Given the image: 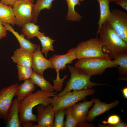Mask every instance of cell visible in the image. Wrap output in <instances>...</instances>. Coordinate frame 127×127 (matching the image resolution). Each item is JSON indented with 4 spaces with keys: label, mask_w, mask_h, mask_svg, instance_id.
Masks as SVG:
<instances>
[{
    "label": "cell",
    "mask_w": 127,
    "mask_h": 127,
    "mask_svg": "<svg viewBox=\"0 0 127 127\" xmlns=\"http://www.w3.org/2000/svg\"><path fill=\"white\" fill-rule=\"evenodd\" d=\"M99 2V5L100 17L98 23V28L96 32L97 36L102 25L107 21L111 14L109 7V0H96Z\"/></svg>",
    "instance_id": "d6986e66"
},
{
    "label": "cell",
    "mask_w": 127,
    "mask_h": 127,
    "mask_svg": "<svg viewBox=\"0 0 127 127\" xmlns=\"http://www.w3.org/2000/svg\"><path fill=\"white\" fill-rule=\"evenodd\" d=\"M18 70V78L19 81L30 78L33 72L31 67H28L17 65Z\"/></svg>",
    "instance_id": "4316f807"
},
{
    "label": "cell",
    "mask_w": 127,
    "mask_h": 127,
    "mask_svg": "<svg viewBox=\"0 0 127 127\" xmlns=\"http://www.w3.org/2000/svg\"><path fill=\"white\" fill-rule=\"evenodd\" d=\"M99 35L103 51L108 55L111 59L115 60L127 53V43L114 29L106 24L102 25Z\"/></svg>",
    "instance_id": "6da1fadb"
},
{
    "label": "cell",
    "mask_w": 127,
    "mask_h": 127,
    "mask_svg": "<svg viewBox=\"0 0 127 127\" xmlns=\"http://www.w3.org/2000/svg\"><path fill=\"white\" fill-rule=\"evenodd\" d=\"M18 85L16 83L3 88L0 90V118L5 120L12 104L13 99L16 95Z\"/></svg>",
    "instance_id": "8fae6325"
},
{
    "label": "cell",
    "mask_w": 127,
    "mask_h": 127,
    "mask_svg": "<svg viewBox=\"0 0 127 127\" xmlns=\"http://www.w3.org/2000/svg\"><path fill=\"white\" fill-rule=\"evenodd\" d=\"M22 127H34V125L31 121H27L23 123H21Z\"/></svg>",
    "instance_id": "836d02e7"
},
{
    "label": "cell",
    "mask_w": 127,
    "mask_h": 127,
    "mask_svg": "<svg viewBox=\"0 0 127 127\" xmlns=\"http://www.w3.org/2000/svg\"><path fill=\"white\" fill-rule=\"evenodd\" d=\"M122 0H109V2H110L112 1H114V2L115 1H120Z\"/></svg>",
    "instance_id": "74e56055"
},
{
    "label": "cell",
    "mask_w": 127,
    "mask_h": 127,
    "mask_svg": "<svg viewBox=\"0 0 127 127\" xmlns=\"http://www.w3.org/2000/svg\"><path fill=\"white\" fill-rule=\"evenodd\" d=\"M75 66L91 76L103 73L108 68L117 67L109 58H94L78 59Z\"/></svg>",
    "instance_id": "277c9868"
},
{
    "label": "cell",
    "mask_w": 127,
    "mask_h": 127,
    "mask_svg": "<svg viewBox=\"0 0 127 127\" xmlns=\"http://www.w3.org/2000/svg\"><path fill=\"white\" fill-rule=\"evenodd\" d=\"M24 81L23 83L18 85L16 90V95L21 101L32 93L36 88L35 84L31 79Z\"/></svg>",
    "instance_id": "ac0fdd59"
},
{
    "label": "cell",
    "mask_w": 127,
    "mask_h": 127,
    "mask_svg": "<svg viewBox=\"0 0 127 127\" xmlns=\"http://www.w3.org/2000/svg\"><path fill=\"white\" fill-rule=\"evenodd\" d=\"M77 59L74 48L70 49L66 54L64 55L54 54L49 59L56 71L57 76L55 79H51L53 82L54 90L57 92L62 91L63 83L67 75H65L62 79L60 77V70H64L66 68V65L71 64L73 61Z\"/></svg>",
    "instance_id": "5b68a950"
},
{
    "label": "cell",
    "mask_w": 127,
    "mask_h": 127,
    "mask_svg": "<svg viewBox=\"0 0 127 127\" xmlns=\"http://www.w3.org/2000/svg\"><path fill=\"white\" fill-rule=\"evenodd\" d=\"M21 101L17 98L13 100L4 120L7 127H22L19 120V110Z\"/></svg>",
    "instance_id": "9a60e30c"
},
{
    "label": "cell",
    "mask_w": 127,
    "mask_h": 127,
    "mask_svg": "<svg viewBox=\"0 0 127 127\" xmlns=\"http://www.w3.org/2000/svg\"><path fill=\"white\" fill-rule=\"evenodd\" d=\"M71 74L69 80L66 82V86L63 90L56 95L61 96L72 90L79 91L91 89L96 85L109 86L106 84L96 83L91 81V76L85 72L80 68L75 67L67 66Z\"/></svg>",
    "instance_id": "3957f363"
},
{
    "label": "cell",
    "mask_w": 127,
    "mask_h": 127,
    "mask_svg": "<svg viewBox=\"0 0 127 127\" xmlns=\"http://www.w3.org/2000/svg\"><path fill=\"white\" fill-rule=\"evenodd\" d=\"M34 4L30 0H19L13 5L16 18L15 24L22 27L32 20V10Z\"/></svg>",
    "instance_id": "9c48e42d"
},
{
    "label": "cell",
    "mask_w": 127,
    "mask_h": 127,
    "mask_svg": "<svg viewBox=\"0 0 127 127\" xmlns=\"http://www.w3.org/2000/svg\"><path fill=\"white\" fill-rule=\"evenodd\" d=\"M56 93L47 92L39 90L31 93L21 101L19 110L20 123H22L29 121L37 122V115L32 113L33 108L40 104L48 105L51 104L52 97L56 95Z\"/></svg>",
    "instance_id": "7a4b0ae2"
},
{
    "label": "cell",
    "mask_w": 127,
    "mask_h": 127,
    "mask_svg": "<svg viewBox=\"0 0 127 127\" xmlns=\"http://www.w3.org/2000/svg\"><path fill=\"white\" fill-rule=\"evenodd\" d=\"M65 115V109L55 111V118L53 127H64V118Z\"/></svg>",
    "instance_id": "83f0119b"
},
{
    "label": "cell",
    "mask_w": 127,
    "mask_h": 127,
    "mask_svg": "<svg viewBox=\"0 0 127 127\" xmlns=\"http://www.w3.org/2000/svg\"><path fill=\"white\" fill-rule=\"evenodd\" d=\"M38 124L34 127H53L55 111L52 104L46 105L40 104L36 108Z\"/></svg>",
    "instance_id": "7c38bea8"
},
{
    "label": "cell",
    "mask_w": 127,
    "mask_h": 127,
    "mask_svg": "<svg viewBox=\"0 0 127 127\" xmlns=\"http://www.w3.org/2000/svg\"><path fill=\"white\" fill-rule=\"evenodd\" d=\"M113 61L115 64L119 66L118 71L119 74L127 77V53L121 56Z\"/></svg>",
    "instance_id": "484cf974"
},
{
    "label": "cell",
    "mask_w": 127,
    "mask_h": 127,
    "mask_svg": "<svg viewBox=\"0 0 127 127\" xmlns=\"http://www.w3.org/2000/svg\"><path fill=\"white\" fill-rule=\"evenodd\" d=\"M55 0H36V3L34 4L32 10V21L34 23L37 22L38 15L42 10L50 9L52 3Z\"/></svg>",
    "instance_id": "44dd1931"
},
{
    "label": "cell",
    "mask_w": 127,
    "mask_h": 127,
    "mask_svg": "<svg viewBox=\"0 0 127 127\" xmlns=\"http://www.w3.org/2000/svg\"><path fill=\"white\" fill-rule=\"evenodd\" d=\"M2 24L6 30L12 32L20 44V49L31 53H34L37 46L36 44L32 43L28 40L25 39L23 35H20L15 30L10 24L4 22H2Z\"/></svg>",
    "instance_id": "2e32d148"
},
{
    "label": "cell",
    "mask_w": 127,
    "mask_h": 127,
    "mask_svg": "<svg viewBox=\"0 0 127 127\" xmlns=\"http://www.w3.org/2000/svg\"><path fill=\"white\" fill-rule=\"evenodd\" d=\"M104 24L114 29L119 36L127 43V12L116 9L112 10L110 16Z\"/></svg>",
    "instance_id": "ba28073f"
},
{
    "label": "cell",
    "mask_w": 127,
    "mask_h": 127,
    "mask_svg": "<svg viewBox=\"0 0 127 127\" xmlns=\"http://www.w3.org/2000/svg\"><path fill=\"white\" fill-rule=\"evenodd\" d=\"M95 91V90L93 89L70 91L61 96L52 97L51 104L54 111L65 109L84 100L87 96L93 95Z\"/></svg>",
    "instance_id": "8992f818"
},
{
    "label": "cell",
    "mask_w": 127,
    "mask_h": 127,
    "mask_svg": "<svg viewBox=\"0 0 127 127\" xmlns=\"http://www.w3.org/2000/svg\"><path fill=\"white\" fill-rule=\"evenodd\" d=\"M123 95L124 97L126 99H127V88L126 87L122 90Z\"/></svg>",
    "instance_id": "e575fe53"
},
{
    "label": "cell",
    "mask_w": 127,
    "mask_h": 127,
    "mask_svg": "<svg viewBox=\"0 0 127 127\" xmlns=\"http://www.w3.org/2000/svg\"><path fill=\"white\" fill-rule=\"evenodd\" d=\"M71 107L65 109L66 119L64 122L65 127H77V123L71 113Z\"/></svg>",
    "instance_id": "f1b7e54d"
},
{
    "label": "cell",
    "mask_w": 127,
    "mask_h": 127,
    "mask_svg": "<svg viewBox=\"0 0 127 127\" xmlns=\"http://www.w3.org/2000/svg\"><path fill=\"white\" fill-rule=\"evenodd\" d=\"M33 53L18 48L14 51L11 58L17 65L32 67Z\"/></svg>",
    "instance_id": "e0dca14e"
},
{
    "label": "cell",
    "mask_w": 127,
    "mask_h": 127,
    "mask_svg": "<svg viewBox=\"0 0 127 127\" xmlns=\"http://www.w3.org/2000/svg\"><path fill=\"white\" fill-rule=\"evenodd\" d=\"M68 6V11L66 16V19L69 21L79 22L83 16L75 10V7L77 5H80L79 0H66Z\"/></svg>",
    "instance_id": "cb8c5ba5"
},
{
    "label": "cell",
    "mask_w": 127,
    "mask_h": 127,
    "mask_svg": "<svg viewBox=\"0 0 127 127\" xmlns=\"http://www.w3.org/2000/svg\"><path fill=\"white\" fill-rule=\"evenodd\" d=\"M32 67L34 72L41 76H43L44 71L47 68L54 69L50 61L43 55L40 45L37 46L33 53Z\"/></svg>",
    "instance_id": "5bb4252c"
},
{
    "label": "cell",
    "mask_w": 127,
    "mask_h": 127,
    "mask_svg": "<svg viewBox=\"0 0 127 127\" xmlns=\"http://www.w3.org/2000/svg\"><path fill=\"white\" fill-rule=\"evenodd\" d=\"M117 4L121 6L122 8L127 11V0H122L114 2Z\"/></svg>",
    "instance_id": "1f68e13d"
},
{
    "label": "cell",
    "mask_w": 127,
    "mask_h": 127,
    "mask_svg": "<svg viewBox=\"0 0 127 127\" xmlns=\"http://www.w3.org/2000/svg\"><path fill=\"white\" fill-rule=\"evenodd\" d=\"M120 120V118L119 115H114L109 116L107 121L103 120L102 122L104 125H115L118 123Z\"/></svg>",
    "instance_id": "f546056e"
},
{
    "label": "cell",
    "mask_w": 127,
    "mask_h": 127,
    "mask_svg": "<svg viewBox=\"0 0 127 127\" xmlns=\"http://www.w3.org/2000/svg\"><path fill=\"white\" fill-rule=\"evenodd\" d=\"M19 0H0V2L3 4L9 6L13 5L15 3Z\"/></svg>",
    "instance_id": "d6a6232c"
},
{
    "label": "cell",
    "mask_w": 127,
    "mask_h": 127,
    "mask_svg": "<svg viewBox=\"0 0 127 127\" xmlns=\"http://www.w3.org/2000/svg\"><path fill=\"white\" fill-rule=\"evenodd\" d=\"M31 0V1H33V0Z\"/></svg>",
    "instance_id": "ab89813d"
},
{
    "label": "cell",
    "mask_w": 127,
    "mask_h": 127,
    "mask_svg": "<svg viewBox=\"0 0 127 127\" xmlns=\"http://www.w3.org/2000/svg\"><path fill=\"white\" fill-rule=\"evenodd\" d=\"M94 105L88 111L86 120L87 122H92L97 116L105 113L109 110L116 107L119 103V101L116 100L113 102L107 104L101 102L97 98L92 99Z\"/></svg>",
    "instance_id": "4fadbf2b"
},
{
    "label": "cell",
    "mask_w": 127,
    "mask_h": 127,
    "mask_svg": "<svg viewBox=\"0 0 127 127\" xmlns=\"http://www.w3.org/2000/svg\"><path fill=\"white\" fill-rule=\"evenodd\" d=\"M7 34V32H5L0 30V39L5 37Z\"/></svg>",
    "instance_id": "d590c367"
},
{
    "label": "cell",
    "mask_w": 127,
    "mask_h": 127,
    "mask_svg": "<svg viewBox=\"0 0 127 127\" xmlns=\"http://www.w3.org/2000/svg\"><path fill=\"white\" fill-rule=\"evenodd\" d=\"M40 42L42 46L41 52L44 53L47 57L48 53L49 51L53 52L55 50L53 48V44L55 40L52 39L48 36L43 35L37 37Z\"/></svg>",
    "instance_id": "d4e9b609"
},
{
    "label": "cell",
    "mask_w": 127,
    "mask_h": 127,
    "mask_svg": "<svg viewBox=\"0 0 127 127\" xmlns=\"http://www.w3.org/2000/svg\"><path fill=\"white\" fill-rule=\"evenodd\" d=\"M98 126L99 127H127V123L121 120L119 122L116 124L105 125L98 123Z\"/></svg>",
    "instance_id": "4dcf8cb0"
},
{
    "label": "cell",
    "mask_w": 127,
    "mask_h": 127,
    "mask_svg": "<svg viewBox=\"0 0 127 127\" xmlns=\"http://www.w3.org/2000/svg\"><path fill=\"white\" fill-rule=\"evenodd\" d=\"M30 79L35 84L39 87L42 91L52 93L54 90L53 86L46 80L43 77L33 72Z\"/></svg>",
    "instance_id": "603a6c76"
},
{
    "label": "cell",
    "mask_w": 127,
    "mask_h": 127,
    "mask_svg": "<svg viewBox=\"0 0 127 127\" xmlns=\"http://www.w3.org/2000/svg\"><path fill=\"white\" fill-rule=\"evenodd\" d=\"M102 47L99 38L96 37L81 42L74 49L77 59L109 58L108 54L103 52Z\"/></svg>",
    "instance_id": "52a82bcc"
},
{
    "label": "cell",
    "mask_w": 127,
    "mask_h": 127,
    "mask_svg": "<svg viewBox=\"0 0 127 127\" xmlns=\"http://www.w3.org/2000/svg\"><path fill=\"white\" fill-rule=\"evenodd\" d=\"M0 30L5 32H7V30L2 25V22L0 20Z\"/></svg>",
    "instance_id": "8d00e7d4"
},
{
    "label": "cell",
    "mask_w": 127,
    "mask_h": 127,
    "mask_svg": "<svg viewBox=\"0 0 127 127\" xmlns=\"http://www.w3.org/2000/svg\"><path fill=\"white\" fill-rule=\"evenodd\" d=\"M39 26L33 22H29L25 24L22 27L21 32L23 35L29 40L34 37L45 35L44 32H40Z\"/></svg>",
    "instance_id": "7402d4cb"
},
{
    "label": "cell",
    "mask_w": 127,
    "mask_h": 127,
    "mask_svg": "<svg viewBox=\"0 0 127 127\" xmlns=\"http://www.w3.org/2000/svg\"><path fill=\"white\" fill-rule=\"evenodd\" d=\"M92 99L90 101L84 100L71 107V113L77 123V127H93V124L89 123L86 120L89 108L93 105Z\"/></svg>",
    "instance_id": "30bf717a"
},
{
    "label": "cell",
    "mask_w": 127,
    "mask_h": 127,
    "mask_svg": "<svg viewBox=\"0 0 127 127\" xmlns=\"http://www.w3.org/2000/svg\"><path fill=\"white\" fill-rule=\"evenodd\" d=\"M0 20L13 25L16 23L13 8L11 6L5 5L1 2H0Z\"/></svg>",
    "instance_id": "ffe728a7"
},
{
    "label": "cell",
    "mask_w": 127,
    "mask_h": 127,
    "mask_svg": "<svg viewBox=\"0 0 127 127\" xmlns=\"http://www.w3.org/2000/svg\"><path fill=\"white\" fill-rule=\"evenodd\" d=\"M80 1H83V0H79Z\"/></svg>",
    "instance_id": "f35d334b"
}]
</instances>
